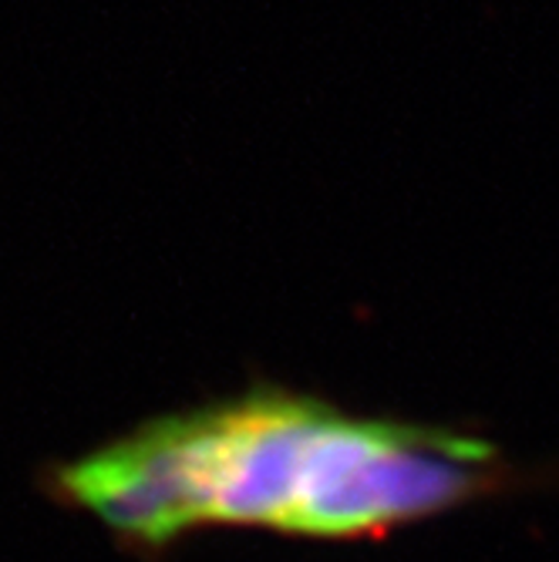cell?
<instances>
[{"instance_id": "obj_1", "label": "cell", "mask_w": 559, "mask_h": 562, "mask_svg": "<svg viewBox=\"0 0 559 562\" xmlns=\"http://www.w3.org/2000/svg\"><path fill=\"white\" fill-rule=\"evenodd\" d=\"M519 485H529V475L479 435L347 418L324 404L303 448L283 532L321 539L384 536Z\"/></svg>"}]
</instances>
